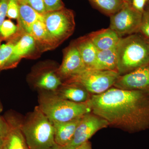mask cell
Instances as JSON below:
<instances>
[{"mask_svg": "<svg viewBox=\"0 0 149 149\" xmlns=\"http://www.w3.org/2000/svg\"><path fill=\"white\" fill-rule=\"evenodd\" d=\"M87 102L92 112L109 125L129 132L149 127V93L113 87L100 95H92Z\"/></svg>", "mask_w": 149, "mask_h": 149, "instance_id": "cell-1", "label": "cell"}, {"mask_svg": "<svg viewBox=\"0 0 149 149\" xmlns=\"http://www.w3.org/2000/svg\"><path fill=\"white\" fill-rule=\"evenodd\" d=\"M116 51L120 75L149 64V40L140 33L120 38Z\"/></svg>", "mask_w": 149, "mask_h": 149, "instance_id": "cell-2", "label": "cell"}, {"mask_svg": "<svg viewBox=\"0 0 149 149\" xmlns=\"http://www.w3.org/2000/svg\"><path fill=\"white\" fill-rule=\"evenodd\" d=\"M21 128L29 149H52L56 145L53 124L38 106L21 123Z\"/></svg>", "mask_w": 149, "mask_h": 149, "instance_id": "cell-3", "label": "cell"}, {"mask_svg": "<svg viewBox=\"0 0 149 149\" xmlns=\"http://www.w3.org/2000/svg\"><path fill=\"white\" fill-rule=\"evenodd\" d=\"M38 107L52 123L66 122L92 112L87 102H74L54 93L41 95Z\"/></svg>", "mask_w": 149, "mask_h": 149, "instance_id": "cell-4", "label": "cell"}, {"mask_svg": "<svg viewBox=\"0 0 149 149\" xmlns=\"http://www.w3.org/2000/svg\"><path fill=\"white\" fill-rule=\"evenodd\" d=\"M119 76L116 71L86 68L79 74L67 79L65 83L77 84L92 95H100L113 86Z\"/></svg>", "mask_w": 149, "mask_h": 149, "instance_id": "cell-5", "label": "cell"}, {"mask_svg": "<svg viewBox=\"0 0 149 149\" xmlns=\"http://www.w3.org/2000/svg\"><path fill=\"white\" fill-rule=\"evenodd\" d=\"M44 22L56 44H58L72 35L75 28L73 12L65 8L47 12Z\"/></svg>", "mask_w": 149, "mask_h": 149, "instance_id": "cell-6", "label": "cell"}, {"mask_svg": "<svg viewBox=\"0 0 149 149\" xmlns=\"http://www.w3.org/2000/svg\"><path fill=\"white\" fill-rule=\"evenodd\" d=\"M142 13L131 3H125L120 10L110 17L109 28L120 38L139 32Z\"/></svg>", "mask_w": 149, "mask_h": 149, "instance_id": "cell-7", "label": "cell"}, {"mask_svg": "<svg viewBox=\"0 0 149 149\" xmlns=\"http://www.w3.org/2000/svg\"><path fill=\"white\" fill-rule=\"evenodd\" d=\"M109 125L107 121L92 112L83 116L82 120L75 130L72 141L66 149H75L89 141L99 130Z\"/></svg>", "mask_w": 149, "mask_h": 149, "instance_id": "cell-8", "label": "cell"}, {"mask_svg": "<svg viewBox=\"0 0 149 149\" xmlns=\"http://www.w3.org/2000/svg\"><path fill=\"white\" fill-rule=\"evenodd\" d=\"M113 86L122 90L149 93V64L120 75Z\"/></svg>", "mask_w": 149, "mask_h": 149, "instance_id": "cell-9", "label": "cell"}, {"mask_svg": "<svg viewBox=\"0 0 149 149\" xmlns=\"http://www.w3.org/2000/svg\"><path fill=\"white\" fill-rule=\"evenodd\" d=\"M86 69L80 52L74 43H72L65 51L62 63L58 73L60 77L68 79Z\"/></svg>", "mask_w": 149, "mask_h": 149, "instance_id": "cell-10", "label": "cell"}, {"mask_svg": "<svg viewBox=\"0 0 149 149\" xmlns=\"http://www.w3.org/2000/svg\"><path fill=\"white\" fill-rule=\"evenodd\" d=\"M83 116L66 122L53 123L54 128V139L56 144L65 147L71 142L76 128Z\"/></svg>", "mask_w": 149, "mask_h": 149, "instance_id": "cell-11", "label": "cell"}, {"mask_svg": "<svg viewBox=\"0 0 149 149\" xmlns=\"http://www.w3.org/2000/svg\"><path fill=\"white\" fill-rule=\"evenodd\" d=\"M88 35L98 51L116 47L120 39L109 27L91 32Z\"/></svg>", "mask_w": 149, "mask_h": 149, "instance_id": "cell-12", "label": "cell"}, {"mask_svg": "<svg viewBox=\"0 0 149 149\" xmlns=\"http://www.w3.org/2000/svg\"><path fill=\"white\" fill-rule=\"evenodd\" d=\"M56 94L62 98L76 103L86 102L91 97V94L85 88L74 83H64L63 87Z\"/></svg>", "mask_w": 149, "mask_h": 149, "instance_id": "cell-13", "label": "cell"}, {"mask_svg": "<svg viewBox=\"0 0 149 149\" xmlns=\"http://www.w3.org/2000/svg\"><path fill=\"white\" fill-rule=\"evenodd\" d=\"M74 43L80 52L86 68L94 69L98 50L88 35L81 37Z\"/></svg>", "mask_w": 149, "mask_h": 149, "instance_id": "cell-14", "label": "cell"}, {"mask_svg": "<svg viewBox=\"0 0 149 149\" xmlns=\"http://www.w3.org/2000/svg\"><path fill=\"white\" fill-rule=\"evenodd\" d=\"M21 125L15 120L9 125L10 129L4 139L3 149H29L22 131Z\"/></svg>", "mask_w": 149, "mask_h": 149, "instance_id": "cell-15", "label": "cell"}, {"mask_svg": "<svg viewBox=\"0 0 149 149\" xmlns=\"http://www.w3.org/2000/svg\"><path fill=\"white\" fill-rule=\"evenodd\" d=\"M17 20L19 26L26 33H28L35 22L38 20L44 21V15L39 13L27 4H19Z\"/></svg>", "mask_w": 149, "mask_h": 149, "instance_id": "cell-16", "label": "cell"}, {"mask_svg": "<svg viewBox=\"0 0 149 149\" xmlns=\"http://www.w3.org/2000/svg\"><path fill=\"white\" fill-rule=\"evenodd\" d=\"M117 65L116 47L98 51L94 69L117 71Z\"/></svg>", "mask_w": 149, "mask_h": 149, "instance_id": "cell-17", "label": "cell"}, {"mask_svg": "<svg viewBox=\"0 0 149 149\" xmlns=\"http://www.w3.org/2000/svg\"><path fill=\"white\" fill-rule=\"evenodd\" d=\"M35 40L31 35L26 33L15 44L12 54L6 65L12 64L29 53L35 47Z\"/></svg>", "mask_w": 149, "mask_h": 149, "instance_id": "cell-18", "label": "cell"}, {"mask_svg": "<svg viewBox=\"0 0 149 149\" xmlns=\"http://www.w3.org/2000/svg\"><path fill=\"white\" fill-rule=\"evenodd\" d=\"M28 34L31 35L35 41L43 45L52 47L56 45L43 20H38L32 24Z\"/></svg>", "mask_w": 149, "mask_h": 149, "instance_id": "cell-19", "label": "cell"}, {"mask_svg": "<svg viewBox=\"0 0 149 149\" xmlns=\"http://www.w3.org/2000/svg\"><path fill=\"white\" fill-rule=\"evenodd\" d=\"M91 4L102 13L111 16L118 11L124 5L123 0H89Z\"/></svg>", "mask_w": 149, "mask_h": 149, "instance_id": "cell-20", "label": "cell"}, {"mask_svg": "<svg viewBox=\"0 0 149 149\" xmlns=\"http://www.w3.org/2000/svg\"><path fill=\"white\" fill-rule=\"evenodd\" d=\"M62 85L60 77L52 71L46 72L42 74L36 83L38 88L52 91H56Z\"/></svg>", "mask_w": 149, "mask_h": 149, "instance_id": "cell-21", "label": "cell"}, {"mask_svg": "<svg viewBox=\"0 0 149 149\" xmlns=\"http://www.w3.org/2000/svg\"><path fill=\"white\" fill-rule=\"evenodd\" d=\"M17 27L10 19H5L0 28V37L2 39L9 38L15 34Z\"/></svg>", "mask_w": 149, "mask_h": 149, "instance_id": "cell-22", "label": "cell"}, {"mask_svg": "<svg viewBox=\"0 0 149 149\" xmlns=\"http://www.w3.org/2000/svg\"><path fill=\"white\" fill-rule=\"evenodd\" d=\"M14 45L8 42L0 46V68L5 66L10 58Z\"/></svg>", "mask_w": 149, "mask_h": 149, "instance_id": "cell-23", "label": "cell"}, {"mask_svg": "<svg viewBox=\"0 0 149 149\" xmlns=\"http://www.w3.org/2000/svg\"><path fill=\"white\" fill-rule=\"evenodd\" d=\"M139 33L147 39H149V5L146 6L142 13Z\"/></svg>", "mask_w": 149, "mask_h": 149, "instance_id": "cell-24", "label": "cell"}, {"mask_svg": "<svg viewBox=\"0 0 149 149\" xmlns=\"http://www.w3.org/2000/svg\"><path fill=\"white\" fill-rule=\"evenodd\" d=\"M19 8V3L18 0H8L7 17L9 19H17Z\"/></svg>", "mask_w": 149, "mask_h": 149, "instance_id": "cell-25", "label": "cell"}, {"mask_svg": "<svg viewBox=\"0 0 149 149\" xmlns=\"http://www.w3.org/2000/svg\"><path fill=\"white\" fill-rule=\"evenodd\" d=\"M46 12L54 11L64 8V5L61 0H44Z\"/></svg>", "mask_w": 149, "mask_h": 149, "instance_id": "cell-26", "label": "cell"}, {"mask_svg": "<svg viewBox=\"0 0 149 149\" xmlns=\"http://www.w3.org/2000/svg\"><path fill=\"white\" fill-rule=\"evenodd\" d=\"M27 4L41 14L47 13L44 0H27Z\"/></svg>", "mask_w": 149, "mask_h": 149, "instance_id": "cell-27", "label": "cell"}, {"mask_svg": "<svg viewBox=\"0 0 149 149\" xmlns=\"http://www.w3.org/2000/svg\"><path fill=\"white\" fill-rule=\"evenodd\" d=\"M8 1V0H0V28L7 17Z\"/></svg>", "mask_w": 149, "mask_h": 149, "instance_id": "cell-28", "label": "cell"}, {"mask_svg": "<svg viewBox=\"0 0 149 149\" xmlns=\"http://www.w3.org/2000/svg\"><path fill=\"white\" fill-rule=\"evenodd\" d=\"M10 129L9 125L0 117V137L4 139L8 135Z\"/></svg>", "mask_w": 149, "mask_h": 149, "instance_id": "cell-29", "label": "cell"}, {"mask_svg": "<svg viewBox=\"0 0 149 149\" xmlns=\"http://www.w3.org/2000/svg\"><path fill=\"white\" fill-rule=\"evenodd\" d=\"M149 0H132L133 6L137 10L143 12Z\"/></svg>", "mask_w": 149, "mask_h": 149, "instance_id": "cell-30", "label": "cell"}, {"mask_svg": "<svg viewBox=\"0 0 149 149\" xmlns=\"http://www.w3.org/2000/svg\"><path fill=\"white\" fill-rule=\"evenodd\" d=\"M75 149H92V146L91 142L88 141Z\"/></svg>", "mask_w": 149, "mask_h": 149, "instance_id": "cell-31", "label": "cell"}, {"mask_svg": "<svg viewBox=\"0 0 149 149\" xmlns=\"http://www.w3.org/2000/svg\"><path fill=\"white\" fill-rule=\"evenodd\" d=\"M52 149H66L65 147L61 146H58V145L56 144Z\"/></svg>", "mask_w": 149, "mask_h": 149, "instance_id": "cell-32", "label": "cell"}, {"mask_svg": "<svg viewBox=\"0 0 149 149\" xmlns=\"http://www.w3.org/2000/svg\"><path fill=\"white\" fill-rule=\"evenodd\" d=\"M4 139L0 137V149L3 148Z\"/></svg>", "mask_w": 149, "mask_h": 149, "instance_id": "cell-33", "label": "cell"}, {"mask_svg": "<svg viewBox=\"0 0 149 149\" xmlns=\"http://www.w3.org/2000/svg\"><path fill=\"white\" fill-rule=\"evenodd\" d=\"M19 4H27V0H18Z\"/></svg>", "mask_w": 149, "mask_h": 149, "instance_id": "cell-34", "label": "cell"}, {"mask_svg": "<svg viewBox=\"0 0 149 149\" xmlns=\"http://www.w3.org/2000/svg\"><path fill=\"white\" fill-rule=\"evenodd\" d=\"M125 3H132V0H123Z\"/></svg>", "mask_w": 149, "mask_h": 149, "instance_id": "cell-35", "label": "cell"}, {"mask_svg": "<svg viewBox=\"0 0 149 149\" xmlns=\"http://www.w3.org/2000/svg\"><path fill=\"white\" fill-rule=\"evenodd\" d=\"M1 40H2V38H0V46H1Z\"/></svg>", "mask_w": 149, "mask_h": 149, "instance_id": "cell-36", "label": "cell"}, {"mask_svg": "<svg viewBox=\"0 0 149 149\" xmlns=\"http://www.w3.org/2000/svg\"><path fill=\"white\" fill-rule=\"evenodd\" d=\"M146 5H149V0L148 1V3H147Z\"/></svg>", "mask_w": 149, "mask_h": 149, "instance_id": "cell-37", "label": "cell"}, {"mask_svg": "<svg viewBox=\"0 0 149 149\" xmlns=\"http://www.w3.org/2000/svg\"><path fill=\"white\" fill-rule=\"evenodd\" d=\"M1 110H2L1 108V106H0V112H1Z\"/></svg>", "mask_w": 149, "mask_h": 149, "instance_id": "cell-38", "label": "cell"}, {"mask_svg": "<svg viewBox=\"0 0 149 149\" xmlns=\"http://www.w3.org/2000/svg\"><path fill=\"white\" fill-rule=\"evenodd\" d=\"M148 40H149V39H148Z\"/></svg>", "mask_w": 149, "mask_h": 149, "instance_id": "cell-39", "label": "cell"}]
</instances>
